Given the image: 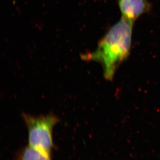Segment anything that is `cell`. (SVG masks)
I'll return each instance as SVG.
<instances>
[{"label":"cell","mask_w":160,"mask_h":160,"mask_svg":"<svg viewBox=\"0 0 160 160\" xmlns=\"http://www.w3.org/2000/svg\"><path fill=\"white\" fill-rule=\"evenodd\" d=\"M133 24L122 17L100 41L96 50L83 55L86 61H96L102 64L106 80L113 79L118 67L130 54Z\"/></svg>","instance_id":"6da1fadb"},{"label":"cell","mask_w":160,"mask_h":160,"mask_svg":"<svg viewBox=\"0 0 160 160\" xmlns=\"http://www.w3.org/2000/svg\"><path fill=\"white\" fill-rule=\"evenodd\" d=\"M28 132L29 145L50 155L53 148L52 131L59 121L54 115L33 116L23 113Z\"/></svg>","instance_id":"7a4b0ae2"},{"label":"cell","mask_w":160,"mask_h":160,"mask_svg":"<svg viewBox=\"0 0 160 160\" xmlns=\"http://www.w3.org/2000/svg\"><path fill=\"white\" fill-rule=\"evenodd\" d=\"M118 4L122 17L133 23L151 9L148 0H118Z\"/></svg>","instance_id":"3957f363"},{"label":"cell","mask_w":160,"mask_h":160,"mask_svg":"<svg viewBox=\"0 0 160 160\" xmlns=\"http://www.w3.org/2000/svg\"><path fill=\"white\" fill-rule=\"evenodd\" d=\"M50 157L29 145L18 152L14 160H51Z\"/></svg>","instance_id":"277c9868"}]
</instances>
